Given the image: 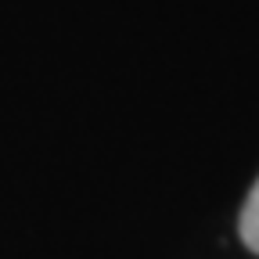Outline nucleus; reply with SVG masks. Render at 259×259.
I'll use <instances>...</instances> for the list:
<instances>
[{
    "label": "nucleus",
    "instance_id": "obj_1",
    "mask_svg": "<svg viewBox=\"0 0 259 259\" xmlns=\"http://www.w3.org/2000/svg\"><path fill=\"white\" fill-rule=\"evenodd\" d=\"M238 227H241V241H245V245L259 255V180L252 184L248 198H245V209H241Z\"/></svg>",
    "mask_w": 259,
    "mask_h": 259
}]
</instances>
